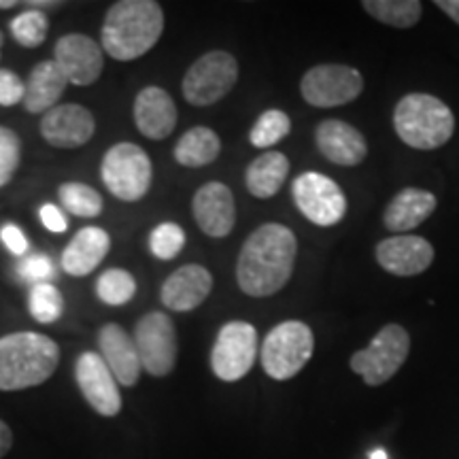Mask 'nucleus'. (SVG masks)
Wrapping results in <instances>:
<instances>
[{"instance_id": "obj_15", "label": "nucleus", "mask_w": 459, "mask_h": 459, "mask_svg": "<svg viewBox=\"0 0 459 459\" xmlns=\"http://www.w3.org/2000/svg\"><path fill=\"white\" fill-rule=\"evenodd\" d=\"M45 143L56 149H77L91 141L96 132V119L90 108L74 102L57 105L41 117L39 124Z\"/></svg>"}, {"instance_id": "obj_35", "label": "nucleus", "mask_w": 459, "mask_h": 459, "mask_svg": "<svg viewBox=\"0 0 459 459\" xmlns=\"http://www.w3.org/2000/svg\"><path fill=\"white\" fill-rule=\"evenodd\" d=\"M17 277L32 285L49 283V279L54 277V262L45 254L26 255L17 266Z\"/></svg>"}, {"instance_id": "obj_29", "label": "nucleus", "mask_w": 459, "mask_h": 459, "mask_svg": "<svg viewBox=\"0 0 459 459\" xmlns=\"http://www.w3.org/2000/svg\"><path fill=\"white\" fill-rule=\"evenodd\" d=\"M136 279L124 268H108L96 281V296L108 307H124L136 296Z\"/></svg>"}, {"instance_id": "obj_13", "label": "nucleus", "mask_w": 459, "mask_h": 459, "mask_svg": "<svg viewBox=\"0 0 459 459\" xmlns=\"http://www.w3.org/2000/svg\"><path fill=\"white\" fill-rule=\"evenodd\" d=\"M54 62L68 83L77 85V88H88L99 82L105 71V49L91 37L71 32L57 39Z\"/></svg>"}, {"instance_id": "obj_23", "label": "nucleus", "mask_w": 459, "mask_h": 459, "mask_svg": "<svg viewBox=\"0 0 459 459\" xmlns=\"http://www.w3.org/2000/svg\"><path fill=\"white\" fill-rule=\"evenodd\" d=\"M436 204H438V200H436L432 192L417 187H406L395 194L392 203L385 206L383 223H385L387 230L404 234L409 232V230L421 226V223L434 213Z\"/></svg>"}, {"instance_id": "obj_27", "label": "nucleus", "mask_w": 459, "mask_h": 459, "mask_svg": "<svg viewBox=\"0 0 459 459\" xmlns=\"http://www.w3.org/2000/svg\"><path fill=\"white\" fill-rule=\"evenodd\" d=\"M361 7L385 26L412 28L421 20L419 0H364Z\"/></svg>"}, {"instance_id": "obj_43", "label": "nucleus", "mask_w": 459, "mask_h": 459, "mask_svg": "<svg viewBox=\"0 0 459 459\" xmlns=\"http://www.w3.org/2000/svg\"><path fill=\"white\" fill-rule=\"evenodd\" d=\"M15 0H0V9L7 11V9H13L15 7Z\"/></svg>"}, {"instance_id": "obj_25", "label": "nucleus", "mask_w": 459, "mask_h": 459, "mask_svg": "<svg viewBox=\"0 0 459 459\" xmlns=\"http://www.w3.org/2000/svg\"><path fill=\"white\" fill-rule=\"evenodd\" d=\"M290 175V160L281 152H266L247 166L245 183L251 196L266 200L277 196Z\"/></svg>"}, {"instance_id": "obj_9", "label": "nucleus", "mask_w": 459, "mask_h": 459, "mask_svg": "<svg viewBox=\"0 0 459 459\" xmlns=\"http://www.w3.org/2000/svg\"><path fill=\"white\" fill-rule=\"evenodd\" d=\"M134 344L143 370L152 377H169L179 358V338L175 324L162 311L143 315L134 328Z\"/></svg>"}, {"instance_id": "obj_12", "label": "nucleus", "mask_w": 459, "mask_h": 459, "mask_svg": "<svg viewBox=\"0 0 459 459\" xmlns=\"http://www.w3.org/2000/svg\"><path fill=\"white\" fill-rule=\"evenodd\" d=\"M291 194L298 211L315 226H336L347 213V198L341 186L319 172H302L294 179Z\"/></svg>"}, {"instance_id": "obj_7", "label": "nucleus", "mask_w": 459, "mask_h": 459, "mask_svg": "<svg viewBox=\"0 0 459 459\" xmlns=\"http://www.w3.org/2000/svg\"><path fill=\"white\" fill-rule=\"evenodd\" d=\"M238 82V62L228 51H209L187 68L181 82L183 99L194 107H211L226 99Z\"/></svg>"}, {"instance_id": "obj_30", "label": "nucleus", "mask_w": 459, "mask_h": 459, "mask_svg": "<svg viewBox=\"0 0 459 459\" xmlns=\"http://www.w3.org/2000/svg\"><path fill=\"white\" fill-rule=\"evenodd\" d=\"M290 132V115L281 111V108H268V111H264L260 117H257V122L249 132V141L251 145L257 149H268L277 145L279 141H283Z\"/></svg>"}, {"instance_id": "obj_19", "label": "nucleus", "mask_w": 459, "mask_h": 459, "mask_svg": "<svg viewBox=\"0 0 459 459\" xmlns=\"http://www.w3.org/2000/svg\"><path fill=\"white\" fill-rule=\"evenodd\" d=\"M132 115H134V124L141 134L152 141L169 139L177 128V119H179L172 96L158 85H149L136 94Z\"/></svg>"}, {"instance_id": "obj_6", "label": "nucleus", "mask_w": 459, "mask_h": 459, "mask_svg": "<svg viewBox=\"0 0 459 459\" xmlns=\"http://www.w3.org/2000/svg\"><path fill=\"white\" fill-rule=\"evenodd\" d=\"M315 336L304 321L290 319L274 325L260 349L262 368L274 381L294 378L313 358Z\"/></svg>"}, {"instance_id": "obj_17", "label": "nucleus", "mask_w": 459, "mask_h": 459, "mask_svg": "<svg viewBox=\"0 0 459 459\" xmlns=\"http://www.w3.org/2000/svg\"><path fill=\"white\" fill-rule=\"evenodd\" d=\"M377 262L395 277H417L434 262V247L415 234H395L377 245Z\"/></svg>"}, {"instance_id": "obj_39", "label": "nucleus", "mask_w": 459, "mask_h": 459, "mask_svg": "<svg viewBox=\"0 0 459 459\" xmlns=\"http://www.w3.org/2000/svg\"><path fill=\"white\" fill-rule=\"evenodd\" d=\"M11 446H13V432H11V428L0 419V459L7 455Z\"/></svg>"}, {"instance_id": "obj_21", "label": "nucleus", "mask_w": 459, "mask_h": 459, "mask_svg": "<svg viewBox=\"0 0 459 459\" xmlns=\"http://www.w3.org/2000/svg\"><path fill=\"white\" fill-rule=\"evenodd\" d=\"M100 358L105 359L108 370L117 378L119 385L132 387L139 383L143 366L139 351H136L134 338L126 332L122 325L107 324L99 332Z\"/></svg>"}, {"instance_id": "obj_40", "label": "nucleus", "mask_w": 459, "mask_h": 459, "mask_svg": "<svg viewBox=\"0 0 459 459\" xmlns=\"http://www.w3.org/2000/svg\"><path fill=\"white\" fill-rule=\"evenodd\" d=\"M436 7L443 9V13L451 17L453 22L459 26V0H436Z\"/></svg>"}, {"instance_id": "obj_10", "label": "nucleus", "mask_w": 459, "mask_h": 459, "mask_svg": "<svg viewBox=\"0 0 459 459\" xmlns=\"http://www.w3.org/2000/svg\"><path fill=\"white\" fill-rule=\"evenodd\" d=\"M257 358V330L247 321H228L217 332L211 368L213 375L226 383L243 378L254 368Z\"/></svg>"}, {"instance_id": "obj_3", "label": "nucleus", "mask_w": 459, "mask_h": 459, "mask_svg": "<svg viewBox=\"0 0 459 459\" xmlns=\"http://www.w3.org/2000/svg\"><path fill=\"white\" fill-rule=\"evenodd\" d=\"M60 364V347L39 332L0 336V392L43 385Z\"/></svg>"}, {"instance_id": "obj_18", "label": "nucleus", "mask_w": 459, "mask_h": 459, "mask_svg": "<svg viewBox=\"0 0 459 459\" xmlns=\"http://www.w3.org/2000/svg\"><path fill=\"white\" fill-rule=\"evenodd\" d=\"M213 291V274L200 264L177 268L160 290V300L172 313H189L198 308Z\"/></svg>"}, {"instance_id": "obj_36", "label": "nucleus", "mask_w": 459, "mask_h": 459, "mask_svg": "<svg viewBox=\"0 0 459 459\" xmlns=\"http://www.w3.org/2000/svg\"><path fill=\"white\" fill-rule=\"evenodd\" d=\"M26 83L22 82L20 74L9 71V68H0V107H15L24 102Z\"/></svg>"}, {"instance_id": "obj_22", "label": "nucleus", "mask_w": 459, "mask_h": 459, "mask_svg": "<svg viewBox=\"0 0 459 459\" xmlns=\"http://www.w3.org/2000/svg\"><path fill=\"white\" fill-rule=\"evenodd\" d=\"M108 249H111V237L107 230L99 226L79 230L62 254V268L71 277H88L100 266Z\"/></svg>"}, {"instance_id": "obj_5", "label": "nucleus", "mask_w": 459, "mask_h": 459, "mask_svg": "<svg viewBox=\"0 0 459 459\" xmlns=\"http://www.w3.org/2000/svg\"><path fill=\"white\" fill-rule=\"evenodd\" d=\"M100 179L111 196L122 203H139L153 181L152 158L134 143H115L102 158Z\"/></svg>"}, {"instance_id": "obj_44", "label": "nucleus", "mask_w": 459, "mask_h": 459, "mask_svg": "<svg viewBox=\"0 0 459 459\" xmlns=\"http://www.w3.org/2000/svg\"><path fill=\"white\" fill-rule=\"evenodd\" d=\"M3 43H4V37H3V32H0V54H3Z\"/></svg>"}, {"instance_id": "obj_33", "label": "nucleus", "mask_w": 459, "mask_h": 459, "mask_svg": "<svg viewBox=\"0 0 459 459\" xmlns=\"http://www.w3.org/2000/svg\"><path fill=\"white\" fill-rule=\"evenodd\" d=\"M186 232H183L179 223L164 221L149 234V251H152L153 257L162 262L175 260L183 251V247H186Z\"/></svg>"}, {"instance_id": "obj_14", "label": "nucleus", "mask_w": 459, "mask_h": 459, "mask_svg": "<svg viewBox=\"0 0 459 459\" xmlns=\"http://www.w3.org/2000/svg\"><path fill=\"white\" fill-rule=\"evenodd\" d=\"M74 381L85 402L102 417L122 412V392L117 378L96 351H83L74 361Z\"/></svg>"}, {"instance_id": "obj_4", "label": "nucleus", "mask_w": 459, "mask_h": 459, "mask_svg": "<svg viewBox=\"0 0 459 459\" xmlns=\"http://www.w3.org/2000/svg\"><path fill=\"white\" fill-rule=\"evenodd\" d=\"M395 134L404 145L432 152L446 145L455 132V115L432 94H406L394 111Z\"/></svg>"}, {"instance_id": "obj_32", "label": "nucleus", "mask_w": 459, "mask_h": 459, "mask_svg": "<svg viewBox=\"0 0 459 459\" xmlns=\"http://www.w3.org/2000/svg\"><path fill=\"white\" fill-rule=\"evenodd\" d=\"M28 311L39 324H56L65 313V298L54 283L32 285L30 296H28Z\"/></svg>"}, {"instance_id": "obj_11", "label": "nucleus", "mask_w": 459, "mask_h": 459, "mask_svg": "<svg viewBox=\"0 0 459 459\" xmlns=\"http://www.w3.org/2000/svg\"><path fill=\"white\" fill-rule=\"evenodd\" d=\"M364 90V77L347 65H317L304 73L300 82L302 99L311 107L332 108L353 102Z\"/></svg>"}, {"instance_id": "obj_28", "label": "nucleus", "mask_w": 459, "mask_h": 459, "mask_svg": "<svg viewBox=\"0 0 459 459\" xmlns=\"http://www.w3.org/2000/svg\"><path fill=\"white\" fill-rule=\"evenodd\" d=\"M60 204L65 206L66 213L74 217H99L102 213V196L94 187L85 186L79 181H66L57 187Z\"/></svg>"}, {"instance_id": "obj_1", "label": "nucleus", "mask_w": 459, "mask_h": 459, "mask_svg": "<svg viewBox=\"0 0 459 459\" xmlns=\"http://www.w3.org/2000/svg\"><path fill=\"white\" fill-rule=\"evenodd\" d=\"M298 254L296 234L283 223H264L247 237L237 262L238 287L251 298H268L291 279Z\"/></svg>"}, {"instance_id": "obj_31", "label": "nucleus", "mask_w": 459, "mask_h": 459, "mask_svg": "<svg viewBox=\"0 0 459 459\" xmlns=\"http://www.w3.org/2000/svg\"><path fill=\"white\" fill-rule=\"evenodd\" d=\"M11 34L22 48L34 49L41 48L49 32L48 15L41 9H26L11 20Z\"/></svg>"}, {"instance_id": "obj_38", "label": "nucleus", "mask_w": 459, "mask_h": 459, "mask_svg": "<svg viewBox=\"0 0 459 459\" xmlns=\"http://www.w3.org/2000/svg\"><path fill=\"white\" fill-rule=\"evenodd\" d=\"M39 220H41L43 226L54 234H62V232H66V230H68L66 215L62 213L60 206H56L51 203H45L41 209H39Z\"/></svg>"}, {"instance_id": "obj_20", "label": "nucleus", "mask_w": 459, "mask_h": 459, "mask_svg": "<svg viewBox=\"0 0 459 459\" xmlns=\"http://www.w3.org/2000/svg\"><path fill=\"white\" fill-rule=\"evenodd\" d=\"M315 145L321 156L338 166H358L368 156L364 134L341 119H324L315 130Z\"/></svg>"}, {"instance_id": "obj_8", "label": "nucleus", "mask_w": 459, "mask_h": 459, "mask_svg": "<svg viewBox=\"0 0 459 459\" xmlns=\"http://www.w3.org/2000/svg\"><path fill=\"white\" fill-rule=\"evenodd\" d=\"M411 353V336L402 325L389 324L378 330L370 344L351 355V370L366 381V385L378 387L387 383Z\"/></svg>"}, {"instance_id": "obj_37", "label": "nucleus", "mask_w": 459, "mask_h": 459, "mask_svg": "<svg viewBox=\"0 0 459 459\" xmlns=\"http://www.w3.org/2000/svg\"><path fill=\"white\" fill-rule=\"evenodd\" d=\"M0 240H3V245L7 247L9 254L13 255H26L28 254V238L26 234L22 232L20 226H15V223H4L3 228H0Z\"/></svg>"}, {"instance_id": "obj_26", "label": "nucleus", "mask_w": 459, "mask_h": 459, "mask_svg": "<svg viewBox=\"0 0 459 459\" xmlns=\"http://www.w3.org/2000/svg\"><path fill=\"white\" fill-rule=\"evenodd\" d=\"M220 153L221 139L217 136V132L206 128V126H196L177 141L172 156H175L177 164L186 166V169H203V166L215 162Z\"/></svg>"}, {"instance_id": "obj_34", "label": "nucleus", "mask_w": 459, "mask_h": 459, "mask_svg": "<svg viewBox=\"0 0 459 459\" xmlns=\"http://www.w3.org/2000/svg\"><path fill=\"white\" fill-rule=\"evenodd\" d=\"M22 141L7 126H0V187L9 186L20 169Z\"/></svg>"}, {"instance_id": "obj_16", "label": "nucleus", "mask_w": 459, "mask_h": 459, "mask_svg": "<svg viewBox=\"0 0 459 459\" xmlns=\"http://www.w3.org/2000/svg\"><path fill=\"white\" fill-rule=\"evenodd\" d=\"M192 213L198 228L206 237L223 238L228 237L237 223V204L234 194L226 183L209 181L194 194Z\"/></svg>"}, {"instance_id": "obj_41", "label": "nucleus", "mask_w": 459, "mask_h": 459, "mask_svg": "<svg viewBox=\"0 0 459 459\" xmlns=\"http://www.w3.org/2000/svg\"><path fill=\"white\" fill-rule=\"evenodd\" d=\"M30 9H39V7H60L62 3H54V0H30L26 3Z\"/></svg>"}, {"instance_id": "obj_24", "label": "nucleus", "mask_w": 459, "mask_h": 459, "mask_svg": "<svg viewBox=\"0 0 459 459\" xmlns=\"http://www.w3.org/2000/svg\"><path fill=\"white\" fill-rule=\"evenodd\" d=\"M68 82L60 68L56 66L54 60L39 62L32 68L30 77L26 82V94H24V108L28 113H48L51 108L57 107V100L65 94Z\"/></svg>"}, {"instance_id": "obj_2", "label": "nucleus", "mask_w": 459, "mask_h": 459, "mask_svg": "<svg viewBox=\"0 0 459 459\" xmlns=\"http://www.w3.org/2000/svg\"><path fill=\"white\" fill-rule=\"evenodd\" d=\"M164 32V9L156 0H119L107 11L100 45L113 60H139Z\"/></svg>"}, {"instance_id": "obj_42", "label": "nucleus", "mask_w": 459, "mask_h": 459, "mask_svg": "<svg viewBox=\"0 0 459 459\" xmlns=\"http://www.w3.org/2000/svg\"><path fill=\"white\" fill-rule=\"evenodd\" d=\"M370 459H389V457H387V453L383 451V449H377V451L370 453Z\"/></svg>"}]
</instances>
